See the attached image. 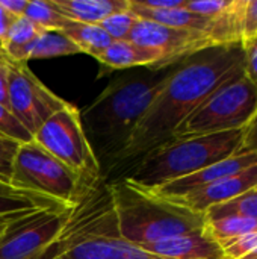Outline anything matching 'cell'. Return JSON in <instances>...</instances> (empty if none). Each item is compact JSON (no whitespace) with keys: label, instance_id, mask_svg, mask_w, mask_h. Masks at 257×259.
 <instances>
[{"label":"cell","instance_id":"obj_26","mask_svg":"<svg viewBox=\"0 0 257 259\" xmlns=\"http://www.w3.org/2000/svg\"><path fill=\"white\" fill-rule=\"evenodd\" d=\"M0 135L12 138L21 144L32 141V135L20 124V121L12 115V112L2 105H0Z\"/></svg>","mask_w":257,"mask_h":259},{"label":"cell","instance_id":"obj_19","mask_svg":"<svg viewBox=\"0 0 257 259\" xmlns=\"http://www.w3.org/2000/svg\"><path fill=\"white\" fill-rule=\"evenodd\" d=\"M62 32L79 47L80 53H86L95 59L114 42L98 24L71 21Z\"/></svg>","mask_w":257,"mask_h":259},{"label":"cell","instance_id":"obj_25","mask_svg":"<svg viewBox=\"0 0 257 259\" xmlns=\"http://www.w3.org/2000/svg\"><path fill=\"white\" fill-rule=\"evenodd\" d=\"M236 6V0H188L186 9L212 20L229 15Z\"/></svg>","mask_w":257,"mask_h":259},{"label":"cell","instance_id":"obj_10","mask_svg":"<svg viewBox=\"0 0 257 259\" xmlns=\"http://www.w3.org/2000/svg\"><path fill=\"white\" fill-rule=\"evenodd\" d=\"M9 111L32 135L55 112L67 106L64 100L47 88L24 62H9Z\"/></svg>","mask_w":257,"mask_h":259},{"label":"cell","instance_id":"obj_32","mask_svg":"<svg viewBox=\"0 0 257 259\" xmlns=\"http://www.w3.org/2000/svg\"><path fill=\"white\" fill-rule=\"evenodd\" d=\"M239 153H257V112L253 120L244 129Z\"/></svg>","mask_w":257,"mask_h":259},{"label":"cell","instance_id":"obj_39","mask_svg":"<svg viewBox=\"0 0 257 259\" xmlns=\"http://www.w3.org/2000/svg\"><path fill=\"white\" fill-rule=\"evenodd\" d=\"M256 190H257V187H256Z\"/></svg>","mask_w":257,"mask_h":259},{"label":"cell","instance_id":"obj_6","mask_svg":"<svg viewBox=\"0 0 257 259\" xmlns=\"http://www.w3.org/2000/svg\"><path fill=\"white\" fill-rule=\"evenodd\" d=\"M11 185L50 197L65 206H76L97 184L83 179L32 138L17 150Z\"/></svg>","mask_w":257,"mask_h":259},{"label":"cell","instance_id":"obj_5","mask_svg":"<svg viewBox=\"0 0 257 259\" xmlns=\"http://www.w3.org/2000/svg\"><path fill=\"white\" fill-rule=\"evenodd\" d=\"M118 237L112 196L103 179L73 208L62 231L38 259H109Z\"/></svg>","mask_w":257,"mask_h":259},{"label":"cell","instance_id":"obj_33","mask_svg":"<svg viewBox=\"0 0 257 259\" xmlns=\"http://www.w3.org/2000/svg\"><path fill=\"white\" fill-rule=\"evenodd\" d=\"M245 50V65L244 73L248 77V80L257 88V42L248 46Z\"/></svg>","mask_w":257,"mask_h":259},{"label":"cell","instance_id":"obj_13","mask_svg":"<svg viewBox=\"0 0 257 259\" xmlns=\"http://www.w3.org/2000/svg\"><path fill=\"white\" fill-rule=\"evenodd\" d=\"M253 165H257V153H239V155L230 156L227 159H223L217 164H212L191 176L164 184L153 190H142V191H145L158 199H170V197L185 194L191 190L204 187L208 184L217 182L220 179L229 178L232 175H236V173L244 171Z\"/></svg>","mask_w":257,"mask_h":259},{"label":"cell","instance_id":"obj_29","mask_svg":"<svg viewBox=\"0 0 257 259\" xmlns=\"http://www.w3.org/2000/svg\"><path fill=\"white\" fill-rule=\"evenodd\" d=\"M229 259H242L247 253H250L254 247H257V232L245 234L229 241L220 244Z\"/></svg>","mask_w":257,"mask_h":259},{"label":"cell","instance_id":"obj_2","mask_svg":"<svg viewBox=\"0 0 257 259\" xmlns=\"http://www.w3.org/2000/svg\"><path fill=\"white\" fill-rule=\"evenodd\" d=\"M165 74L121 76L111 82L80 112L89 144L103 165L111 171L117 156L127 144L135 126L162 90Z\"/></svg>","mask_w":257,"mask_h":259},{"label":"cell","instance_id":"obj_31","mask_svg":"<svg viewBox=\"0 0 257 259\" xmlns=\"http://www.w3.org/2000/svg\"><path fill=\"white\" fill-rule=\"evenodd\" d=\"M132 6L147 11H167L185 8L188 0H129Z\"/></svg>","mask_w":257,"mask_h":259},{"label":"cell","instance_id":"obj_8","mask_svg":"<svg viewBox=\"0 0 257 259\" xmlns=\"http://www.w3.org/2000/svg\"><path fill=\"white\" fill-rule=\"evenodd\" d=\"M33 141L91 184L103 181L101 165L85 134L80 111L68 103L33 134Z\"/></svg>","mask_w":257,"mask_h":259},{"label":"cell","instance_id":"obj_34","mask_svg":"<svg viewBox=\"0 0 257 259\" xmlns=\"http://www.w3.org/2000/svg\"><path fill=\"white\" fill-rule=\"evenodd\" d=\"M9 61L0 62V105L9 109Z\"/></svg>","mask_w":257,"mask_h":259},{"label":"cell","instance_id":"obj_30","mask_svg":"<svg viewBox=\"0 0 257 259\" xmlns=\"http://www.w3.org/2000/svg\"><path fill=\"white\" fill-rule=\"evenodd\" d=\"M109 259H162L147 250H144L139 246H135L129 241H126L124 238H121V235L114 241L112 246V252Z\"/></svg>","mask_w":257,"mask_h":259},{"label":"cell","instance_id":"obj_38","mask_svg":"<svg viewBox=\"0 0 257 259\" xmlns=\"http://www.w3.org/2000/svg\"><path fill=\"white\" fill-rule=\"evenodd\" d=\"M6 61H8V59H6V58L3 56V53L0 52V62H6Z\"/></svg>","mask_w":257,"mask_h":259},{"label":"cell","instance_id":"obj_37","mask_svg":"<svg viewBox=\"0 0 257 259\" xmlns=\"http://www.w3.org/2000/svg\"><path fill=\"white\" fill-rule=\"evenodd\" d=\"M12 220H15V219H12ZM12 220H0V234H2V231L6 228V225H8L9 222H12Z\"/></svg>","mask_w":257,"mask_h":259},{"label":"cell","instance_id":"obj_36","mask_svg":"<svg viewBox=\"0 0 257 259\" xmlns=\"http://www.w3.org/2000/svg\"><path fill=\"white\" fill-rule=\"evenodd\" d=\"M14 20H15V17H12L11 14H8V12L0 6V41H2V38L5 36L8 27L12 24Z\"/></svg>","mask_w":257,"mask_h":259},{"label":"cell","instance_id":"obj_14","mask_svg":"<svg viewBox=\"0 0 257 259\" xmlns=\"http://www.w3.org/2000/svg\"><path fill=\"white\" fill-rule=\"evenodd\" d=\"M139 247L162 259H229L204 228Z\"/></svg>","mask_w":257,"mask_h":259},{"label":"cell","instance_id":"obj_16","mask_svg":"<svg viewBox=\"0 0 257 259\" xmlns=\"http://www.w3.org/2000/svg\"><path fill=\"white\" fill-rule=\"evenodd\" d=\"M53 206L65 205H61L53 199L41 196L38 193L21 190L6 182H0V220L18 219L21 215Z\"/></svg>","mask_w":257,"mask_h":259},{"label":"cell","instance_id":"obj_17","mask_svg":"<svg viewBox=\"0 0 257 259\" xmlns=\"http://www.w3.org/2000/svg\"><path fill=\"white\" fill-rule=\"evenodd\" d=\"M53 3L70 21L86 24H98L106 17L129 9V0H53Z\"/></svg>","mask_w":257,"mask_h":259},{"label":"cell","instance_id":"obj_12","mask_svg":"<svg viewBox=\"0 0 257 259\" xmlns=\"http://www.w3.org/2000/svg\"><path fill=\"white\" fill-rule=\"evenodd\" d=\"M257 187V165H253L244 171L208 184L204 187L191 190L185 194L162 199L176 206L185 208L191 212L204 215V212L217 205L226 203Z\"/></svg>","mask_w":257,"mask_h":259},{"label":"cell","instance_id":"obj_15","mask_svg":"<svg viewBox=\"0 0 257 259\" xmlns=\"http://www.w3.org/2000/svg\"><path fill=\"white\" fill-rule=\"evenodd\" d=\"M97 61L112 70H124L132 67H148L151 71L164 70V58L159 52L139 46L132 41H114Z\"/></svg>","mask_w":257,"mask_h":259},{"label":"cell","instance_id":"obj_9","mask_svg":"<svg viewBox=\"0 0 257 259\" xmlns=\"http://www.w3.org/2000/svg\"><path fill=\"white\" fill-rule=\"evenodd\" d=\"M73 208H45L9 222L0 234V259L39 258L65 226Z\"/></svg>","mask_w":257,"mask_h":259},{"label":"cell","instance_id":"obj_7","mask_svg":"<svg viewBox=\"0 0 257 259\" xmlns=\"http://www.w3.org/2000/svg\"><path fill=\"white\" fill-rule=\"evenodd\" d=\"M256 112L257 88L241 73L215 90L174 131L173 140L242 131Z\"/></svg>","mask_w":257,"mask_h":259},{"label":"cell","instance_id":"obj_35","mask_svg":"<svg viewBox=\"0 0 257 259\" xmlns=\"http://www.w3.org/2000/svg\"><path fill=\"white\" fill-rule=\"evenodd\" d=\"M27 3H29V0H0V6L15 18L24 15Z\"/></svg>","mask_w":257,"mask_h":259},{"label":"cell","instance_id":"obj_22","mask_svg":"<svg viewBox=\"0 0 257 259\" xmlns=\"http://www.w3.org/2000/svg\"><path fill=\"white\" fill-rule=\"evenodd\" d=\"M42 30H64L71 21L56 8L53 0H29L24 15Z\"/></svg>","mask_w":257,"mask_h":259},{"label":"cell","instance_id":"obj_24","mask_svg":"<svg viewBox=\"0 0 257 259\" xmlns=\"http://www.w3.org/2000/svg\"><path fill=\"white\" fill-rule=\"evenodd\" d=\"M138 21V17L130 11H121L106 17L98 26L112 38V41H127Z\"/></svg>","mask_w":257,"mask_h":259},{"label":"cell","instance_id":"obj_28","mask_svg":"<svg viewBox=\"0 0 257 259\" xmlns=\"http://www.w3.org/2000/svg\"><path fill=\"white\" fill-rule=\"evenodd\" d=\"M21 143L0 135V182L11 184L14 159Z\"/></svg>","mask_w":257,"mask_h":259},{"label":"cell","instance_id":"obj_1","mask_svg":"<svg viewBox=\"0 0 257 259\" xmlns=\"http://www.w3.org/2000/svg\"><path fill=\"white\" fill-rule=\"evenodd\" d=\"M241 44L214 46L176 64L162 90L135 126L114 165H132L150 150L173 140L174 131L221 85L244 73Z\"/></svg>","mask_w":257,"mask_h":259},{"label":"cell","instance_id":"obj_21","mask_svg":"<svg viewBox=\"0 0 257 259\" xmlns=\"http://www.w3.org/2000/svg\"><path fill=\"white\" fill-rule=\"evenodd\" d=\"M204 231L221 244L232 238L257 232V220L238 215H226L214 220H204Z\"/></svg>","mask_w":257,"mask_h":259},{"label":"cell","instance_id":"obj_27","mask_svg":"<svg viewBox=\"0 0 257 259\" xmlns=\"http://www.w3.org/2000/svg\"><path fill=\"white\" fill-rule=\"evenodd\" d=\"M257 42V0H245L241 27V46L247 49Z\"/></svg>","mask_w":257,"mask_h":259},{"label":"cell","instance_id":"obj_23","mask_svg":"<svg viewBox=\"0 0 257 259\" xmlns=\"http://www.w3.org/2000/svg\"><path fill=\"white\" fill-rule=\"evenodd\" d=\"M226 215H238L257 220V190L253 188L226 203L217 205L204 212V220H214Z\"/></svg>","mask_w":257,"mask_h":259},{"label":"cell","instance_id":"obj_18","mask_svg":"<svg viewBox=\"0 0 257 259\" xmlns=\"http://www.w3.org/2000/svg\"><path fill=\"white\" fill-rule=\"evenodd\" d=\"M77 53H80L79 47L62 30H44L32 42L23 47L9 62L27 64V61L32 59H48Z\"/></svg>","mask_w":257,"mask_h":259},{"label":"cell","instance_id":"obj_20","mask_svg":"<svg viewBox=\"0 0 257 259\" xmlns=\"http://www.w3.org/2000/svg\"><path fill=\"white\" fill-rule=\"evenodd\" d=\"M41 32H44L41 27H38L35 23L27 20L26 17H18L12 21V24L8 27L5 36L0 41V52L8 61H12L14 56L26 47L29 42H32Z\"/></svg>","mask_w":257,"mask_h":259},{"label":"cell","instance_id":"obj_11","mask_svg":"<svg viewBox=\"0 0 257 259\" xmlns=\"http://www.w3.org/2000/svg\"><path fill=\"white\" fill-rule=\"evenodd\" d=\"M129 41L159 52L164 58V70L209 47L220 46L211 35L168 27L138 17Z\"/></svg>","mask_w":257,"mask_h":259},{"label":"cell","instance_id":"obj_4","mask_svg":"<svg viewBox=\"0 0 257 259\" xmlns=\"http://www.w3.org/2000/svg\"><path fill=\"white\" fill-rule=\"evenodd\" d=\"M121 238L145 246L204 228V217L158 199L124 179L108 181Z\"/></svg>","mask_w":257,"mask_h":259},{"label":"cell","instance_id":"obj_3","mask_svg":"<svg viewBox=\"0 0 257 259\" xmlns=\"http://www.w3.org/2000/svg\"><path fill=\"white\" fill-rule=\"evenodd\" d=\"M242 135L244 129L168 141L133 162L121 179L136 188L153 190L191 176L238 155Z\"/></svg>","mask_w":257,"mask_h":259}]
</instances>
